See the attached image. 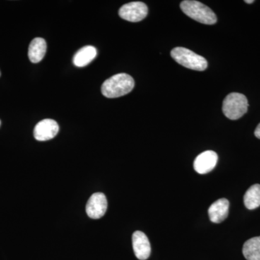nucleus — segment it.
Segmentation results:
<instances>
[{
    "label": "nucleus",
    "instance_id": "39448f33",
    "mask_svg": "<svg viewBox=\"0 0 260 260\" xmlns=\"http://www.w3.org/2000/svg\"><path fill=\"white\" fill-rule=\"evenodd\" d=\"M148 9L147 5L141 2H133L123 5L119 9V15L127 21L140 22L146 18Z\"/></svg>",
    "mask_w": 260,
    "mask_h": 260
},
{
    "label": "nucleus",
    "instance_id": "9b49d317",
    "mask_svg": "<svg viewBox=\"0 0 260 260\" xmlns=\"http://www.w3.org/2000/svg\"><path fill=\"white\" fill-rule=\"evenodd\" d=\"M47 52V42L42 38H35L28 48V57L32 63H39Z\"/></svg>",
    "mask_w": 260,
    "mask_h": 260
},
{
    "label": "nucleus",
    "instance_id": "20e7f679",
    "mask_svg": "<svg viewBox=\"0 0 260 260\" xmlns=\"http://www.w3.org/2000/svg\"><path fill=\"white\" fill-rule=\"evenodd\" d=\"M249 104L245 95L242 93L229 94L223 103V112L228 119L237 120L247 112Z\"/></svg>",
    "mask_w": 260,
    "mask_h": 260
},
{
    "label": "nucleus",
    "instance_id": "f8f14e48",
    "mask_svg": "<svg viewBox=\"0 0 260 260\" xmlns=\"http://www.w3.org/2000/svg\"><path fill=\"white\" fill-rule=\"evenodd\" d=\"M97 50L92 46H86L80 49L73 58V63L78 68H83L90 64L96 57Z\"/></svg>",
    "mask_w": 260,
    "mask_h": 260
},
{
    "label": "nucleus",
    "instance_id": "ddd939ff",
    "mask_svg": "<svg viewBox=\"0 0 260 260\" xmlns=\"http://www.w3.org/2000/svg\"><path fill=\"white\" fill-rule=\"evenodd\" d=\"M243 254L247 260H260V237L251 238L244 243Z\"/></svg>",
    "mask_w": 260,
    "mask_h": 260
},
{
    "label": "nucleus",
    "instance_id": "0eeeda50",
    "mask_svg": "<svg viewBox=\"0 0 260 260\" xmlns=\"http://www.w3.org/2000/svg\"><path fill=\"white\" fill-rule=\"evenodd\" d=\"M59 125L56 121L46 119L39 121L34 128V135L39 141H47L53 139L59 133Z\"/></svg>",
    "mask_w": 260,
    "mask_h": 260
},
{
    "label": "nucleus",
    "instance_id": "423d86ee",
    "mask_svg": "<svg viewBox=\"0 0 260 260\" xmlns=\"http://www.w3.org/2000/svg\"><path fill=\"white\" fill-rule=\"evenodd\" d=\"M107 199L103 193H94L86 205V213L90 218L99 219L105 215L107 210Z\"/></svg>",
    "mask_w": 260,
    "mask_h": 260
},
{
    "label": "nucleus",
    "instance_id": "1a4fd4ad",
    "mask_svg": "<svg viewBox=\"0 0 260 260\" xmlns=\"http://www.w3.org/2000/svg\"><path fill=\"white\" fill-rule=\"evenodd\" d=\"M133 246L135 256L140 260L148 259L151 253V246L144 233L137 231L133 235Z\"/></svg>",
    "mask_w": 260,
    "mask_h": 260
},
{
    "label": "nucleus",
    "instance_id": "f257e3e1",
    "mask_svg": "<svg viewBox=\"0 0 260 260\" xmlns=\"http://www.w3.org/2000/svg\"><path fill=\"white\" fill-rule=\"evenodd\" d=\"M134 87V79L129 75L120 73L106 80L103 83L102 92L104 96L114 99L130 93Z\"/></svg>",
    "mask_w": 260,
    "mask_h": 260
},
{
    "label": "nucleus",
    "instance_id": "f3484780",
    "mask_svg": "<svg viewBox=\"0 0 260 260\" xmlns=\"http://www.w3.org/2000/svg\"><path fill=\"white\" fill-rule=\"evenodd\" d=\"M0 126H1V121H0Z\"/></svg>",
    "mask_w": 260,
    "mask_h": 260
},
{
    "label": "nucleus",
    "instance_id": "2eb2a0df",
    "mask_svg": "<svg viewBox=\"0 0 260 260\" xmlns=\"http://www.w3.org/2000/svg\"><path fill=\"white\" fill-rule=\"evenodd\" d=\"M254 135H255L258 139H260V123L258 124V126H256L255 131H254Z\"/></svg>",
    "mask_w": 260,
    "mask_h": 260
},
{
    "label": "nucleus",
    "instance_id": "9d476101",
    "mask_svg": "<svg viewBox=\"0 0 260 260\" xmlns=\"http://www.w3.org/2000/svg\"><path fill=\"white\" fill-rule=\"evenodd\" d=\"M229 200L223 198L215 201L208 209L210 220L215 223H220L226 219L229 215Z\"/></svg>",
    "mask_w": 260,
    "mask_h": 260
},
{
    "label": "nucleus",
    "instance_id": "4468645a",
    "mask_svg": "<svg viewBox=\"0 0 260 260\" xmlns=\"http://www.w3.org/2000/svg\"><path fill=\"white\" fill-rule=\"evenodd\" d=\"M244 203L249 210H254L260 206V184H254L248 189L244 197Z\"/></svg>",
    "mask_w": 260,
    "mask_h": 260
},
{
    "label": "nucleus",
    "instance_id": "dca6fc26",
    "mask_svg": "<svg viewBox=\"0 0 260 260\" xmlns=\"http://www.w3.org/2000/svg\"><path fill=\"white\" fill-rule=\"evenodd\" d=\"M245 2L246 3H247V4H251V3H254V0H251V1H248V0H246Z\"/></svg>",
    "mask_w": 260,
    "mask_h": 260
},
{
    "label": "nucleus",
    "instance_id": "f03ea898",
    "mask_svg": "<svg viewBox=\"0 0 260 260\" xmlns=\"http://www.w3.org/2000/svg\"><path fill=\"white\" fill-rule=\"evenodd\" d=\"M180 8L184 14L199 23L205 25L216 23L217 17L213 10L200 2L185 0L181 2Z\"/></svg>",
    "mask_w": 260,
    "mask_h": 260
},
{
    "label": "nucleus",
    "instance_id": "6e6552de",
    "mask_svg": "<svg viewBox=\"0 0 260 260\" xmlns=\"http://www.w3.org/2000/svg\"><path fill=\"white\" fill-rule=\"evenodd\" d=\"M218 156L213 150H207L200 153L194 162L195 172L200 174H208L216 166Z\"/></svg>",
    "mask_w": 260,
    "mask_h": 260
},
{
    "label": "nucleus",
    "instance_id": "a211bd4d",
    "mask_svg": "<svg viewBox=\"0 0 260 260\" xmlns=\"http://www.w3.org/2000/svg\"><path fill=\"white\" fill-rule=\"evenodd\" d=\"M0 76H1V72H0Z\"/></svg>",
    "mask_w": 260,
    "mask_h": 260
},
{
    "label": "nucleus",
    "instance_id": "7ed1b4c3",
    "mask_svg": "<svg viewBox=\"0 0 260 260\" xmlns=\"http://www.w3.org/2000/svg\"><path fill=\"white\" fill-rule=\"evenodd\" d=\"M171 55L177 63L189 69L204 71L208 68V61L203 56L186 48H174L171 51Z\"/></svg>",
    "mask_w": 260,
    "mask_h": 260
}]
</instances>
